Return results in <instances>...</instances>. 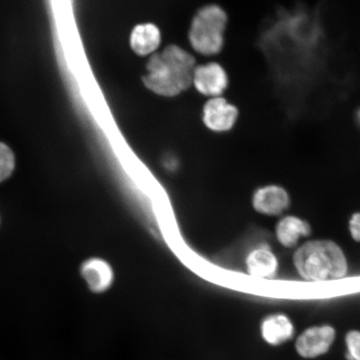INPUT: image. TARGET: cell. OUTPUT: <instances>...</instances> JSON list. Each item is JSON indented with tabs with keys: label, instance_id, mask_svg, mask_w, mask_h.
Instances as JSON below:
<instances>
[{
	"label": "cell",
	"instance_id": "1",
	"mask_svg": "<svg viewBox=\"0 0 360 360\" xmlns=\"http://www.w3.org/2000/svg\"><path fill=\"white\" fill-rule=\"evenodd\" d=\"M196 60L191 53L176 44H169L150 56L143 85L150 92L165 98L179 96L193 86Z\"/></svg>",
	"mask_w": 360,
	"mask_h": 360
},
{
	"label": "cell",
	"instance_id": "2",
	"mask_svg": "<svg viewBox=\"0 0 360 360\" xmlns=\"http://www.w3.org/2000/svg\"><path fill=\"white\" fill-rule=\"evenodd\" d=\"M292 262L300 276L309 281L340 280L349 272L348 259L343 249L328 240L304 243L296 250Z\"/></svg>",
	"mask_w": 360,
	"mask_h": 360
},
{
	"label": "cell",
	"instance_id": "3",
	"mask_svg": "<svg viewBox=\"0 0 360 360\" xmlns=\"http://www.w3.org/2000/svg\"><path fill=\"white\" fill-rule=\"evenodd\" d=\"M228 25L227 13L218 4H207L193 16L188 38L193 51L204 56L222 51Z\"/></svg>",
	"mask_w": 360,
	"mask_h": 360
},
{
	"label": "cell",
	"instance_id": "4",
	"mask_svg": "<svg viewBox=\"0 0 360 360\" xmlns=\"http://www.w3.org/2000/svg\"><path fill=\"white\" fill-rule=\"evenodd\" d=\"M240 112L222 96L211 98L202 108V123L214 133H226L235 127Z\"/></svg>",
	"mask_w": 360,
	"mask_h": 360
},
{
	"label": "cell",
	"instance_id": "5",
	"mask_svg": "<svg viewBox=\"0 0 360 360\" xmlns=\"http://www.w3.org/2000/svg\"><path fill=\"white\" fill-rule=\"evenodd\" d=\"M251 204L259 214L276 217L289 210L291 199L286 188L278 184H267L256 188L252 195Z\"/></svg>",
	"mask_w": 360,
	"mask_h": 360
},
{
	"label": "cell",
	"instance_id": "6",
	"mask_svg": "<svg viewBox=\"0 0 360 360\" xmlns=\"http://www.w3.org/2000/svg\"><path fill=\"white\" fill-rule=\"evenodd\" d=\"M193 86L206 97H220L229 86V77L221 65L216 62L197 65L193 77Z\"/></svg>",
	"mask_w": 360,
	"mask_h": 360
},
{
	"label": "cell",
	"instance_id": "7",
	"mask_svg": "<svg viewBox=\"0 0 360 360\" xmlns=\"http://www.w3.org/2000/svg\"><path fill=\"white\" fill-rule=\"evenodd\" d=\"M335 338V331L330 326L309 328L297 340V352L306 359L321 356L330 349Z\"/></svg>",
	"mask_w": 360,
	"mask_h": 360
},
{
	"label": "cell",
	"instance_id": "8",
	"mask_svg": "<svg viewBox=\"0 0 360 360\" xmlns=\"http://www.w3.org/2000/svg\"><path fill=\"white\" fill-rule=\"evenodd\" d=\"M81 274L89 290L96 294L109 290L115 282V271L108 261L101 258L89 259L81 267Z\"/></svg>",
	"mask_w": 360,
	"mask_h": 360
},
{
	"label": "cell",
	"instance_id": "9",
	"mask_svg": "<svg viewBox=\"0 0 360 360\" xmlns=\"http://www.w3.org/2000/svg\"><path fill=\"white\" fill-rule=\"evenodd\" d=\"M162 42L161 31L153 22L135 25L130 33L129 45L135 55L151 56L157 53Z\"/></svg>",
	"mask_w": 360,
	"mask_h": 360
},
{
	"label": "cell",
	"instance_id": "10",
	"mask_svg": "<svg viewBox=\"0 0 360 360\" xmlns=\"http://www.w3.org/2000/svg\"><path fill=\"white\" fill-rule=\"evenodd\" d=\"M245 266L250 276L272 278L276 276L280 263L276 254L268 246H259L251 250L245 259Z\"/></svg>",
	"mask_w": 360,
	"mask_h": 360
},
{
	"label": "cell",
	"instance_id": "11",
	"mask_svg": "<svg viewBox=\"0 0 360 360\" xmlns=\"http://www.w3.org/2000/svg\"><path fill=\"white\" fill-rule=\"evenodd\" d=\"M312 229L308 221L295 215H285L276 226L277 241L287 249L295 247L300 240L311 235Z\"/></svg>",
	"mask_w": 360,
	"mask_h": 360
},
{
	"label": "cell",
	"instance_id": "12",
	"mask_svg": "<svg viewBox=\"0 0 360 360\" xmlns=\"http://www.w3.org/2000/svg\"><path fill=\"white\" fill-rule=\"evenodd\" d=\"M261 335L269 345H280L291 339L294 326L285 314L269 315L261 323Z\"/></svg>",
	"mask_w": 360,
	"mask_h": 360
},
{
	"label": "cell",
	"instance_id": "13",
	"mask_svg": "<svg viewBox=\"0 0 360 360\" xmlns=\"http://www.w3.org/2000/svg\"><path fill=\"white\" fill-rule=\"evenodd\" d=\"M15 166V155L11 148L0 142V183L11 176Z\"/></svg>",
	"mask_w": 360,
	"mask_h": 360
},
{
	"label": "cell",
	"instance_id": "14",
	"mask_svg": "<svg viewBox=\"0 0 360 360\" xmlns=\"http://www.w3.org/2000/svg\"><path fill=\"white\" fill-rule=\"evenodd\" d=\"M346 345L348 347V354L346 358L348 360H360V332L350 331L346 336Z\"/></svg>",
	"mask_w": 360,
	"mask_h": 360
},
{
	"label": "cell",
	"instance_id": "15",
	"mask_svg": "<svg viewBox=\"0 0 360 360\" xmlns=\"http://www.w3.org/2000/svg\"><path fill=\"white\" fill-rule=\"evenodd\" d=\"M348 226L351 238L360 243V211L351 215Z\"/></svg>",
	"mask_w": 360,
	"mask_h": 360
},
{
	"label": "cell",
	"instance_id": "16",
	"mask_svg": "<svg viewBox=\"0 0 360 360\" xmlns=\"http://www.w3.org/2000/svg\"><path fill=\"white\" fill-rule=\"evenodd\" d=\"M354 118H355V121H356L357 124L360 127V107L356 110V112H355Z\"/></svg>",
	"mask_w": 360,
	"mask_h": 360
}]
</instances>
